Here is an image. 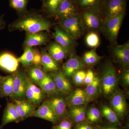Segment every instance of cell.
<instances>
[{
  "label": "cell",
  "mask_w": 129,
  "mask_h": 129,
  "mask_svg": "<svg viewBox=\"0 0 129 129\" xmlns=\"http://www.w3.org/2000/svg\"><path fill=\"white\" fill-rule=\"evenodd\" d=\"M52 24L41 15L35 12H26L18 20L9 26L10 31L19 30L27 33H35L47 31L49 32Z\"/></svg>",
  "instance_id": "6da1fadb"
},
{
  "label": "cell",
  "mask_w": 129,
  "mask_h": 129,
  "mask_svg": "<svg viewBox=\"0 0 129 129\" xmlns=\"http://www.w3.org/2000/svg\"><path fill=\"white\" fill-rule=\"evenodd\" d=\"M99 77L101 92L104 96L110 97L117 91L118 81L117 70L112 63H105Z\"/></svg>",
  "instance_id": "7a4b0ae2"
},
{
  "label": "cell",
  "mask_w": 129,
  "mask_h": 129,
  "mask_svg": "<svg viewBox=\"0 0 129 129\" xmlns=\"http://www.w3.org/2000/svg\"><path fill=\"white\" fill-rule=\"evenodd\" d=\"M79 13L85 29L90 31H102L104 19L101 12L90 8L80 9Z\"/></svg>",
  "instance_id": "3957f363"
},
{
  "label": "cell",
  "mask_w": 129,
  "mask_h": 129,
  "mask_svg": "<svg viewBox=\"0 0 129 129\" xmlns=\"http://www.w3.org/2000/svg\"><path fill=\"white\" fill-rule=\"evenodd\" d=\"M59 26L75 40L83 35L85 30L79 13L60 21Z\"/></svg>",
  "instance_id": "277c9868"
},
{
  "label": "cell",
  "mask_w": 129,
  "mask_h": 129,
  "mask_svg": "<svg viewBox=\"0 0 129 129\" xmlns=\"http://www.w3.org/2000/svg\"><path fill=\"white\" fill-rule=\"evenodd\" d=\"M125 13V12L119 16L105 19L103 21L102 31L107 39L113 44H115L117 42Z\"/></svg>",
  "instance_id": "5b68a950"
},
{
  "label": "cell",
  "mask_w": 129,
  "mask_h": 129,
  "mask_svg": "<svg viewBox=\"0 0 129 129\" xmlns=\"http://www.w3.org/2000/svg\"><path fill=\"white\" fill-rule=\"evenodd\" d=\"M126 0H104L101 13L104 20L119 16L125 12Z\"/></svg>",
  "instance_id": "8992f818"
},
{
  "label": "cell",
  "mask_w": 129,
  "mask_h": 129,
  "mask_svg": "<svg viewBox=\"0 0 129 129\" xmlns=\"http://www.w3.org/2000/svg\"><path fill=\"white\" fill-rule=\"evenodd\" d=\"M27 84L26 73L22 70L16 72L13 84L12 94L10 99L14 100H22L25 99V91Z\"/></svg>",
  "instance_id": "52a82bcc"
},
{
  "label": "cell",
  "mask_w": 129,
  "mask_h": 129,
  "mask_svg": "<svg viewBox=\"0 0 129 129\" xmlns=\"http://www.w3.org/2000/svg\"><path fill=\"white\" fill-rule=\"evenodd\" d=\"M110 97L111 108L116 113L119 119L122 120L128 112V105L124 95L121 91L117 90Z\"/></svg>",
  "instance_id": "ba28073f"
},
{
  "label": "cell",
  "mask_w": 129,
  "mask_h": 129,
  "mask_svg": "<svg viewBox=\"0 0 129 129\" xmlns=\"http://www.w3.org/2000/svg\"><path fill=\"white\" fill-rule=\"evenodd\" d=\"M46 97V94L45 92L39 87L32 83L27 76L25 99L37 106L44 101Z\"/></svg>",
  "instance_id": "9c48e42d"
},
{
  "label": "cell",
  "mask_w": 129,
  "mask_h": 129,
  "mask_svg": "<svg viewBox=\"0 0 129 129\" xmlns=\"http://www.w3.org/2000/svg\"><path fill=\"white\" fill-rule=\"evenodd\" d=\"M53 37L56 42L65 48L70 55L73 53L76 45V40L71 38L60 26L55 28Z\"/></svg>",
  "instance_id": "30bf717a"
},
{
  "label": "cell",
  "mask_w": 129,
  "mask_h": 129,
  "mask_svg": "<svg viewBox=\"0 0 129 129\" xmlns=\"http://www.w3.org/2000/svg\"><path fill=\"white\" fill-rule=\"evenodd\" d=\"M46 101L51 107L60 121L69 118L67 108V101L62 96L51 97Z\"/></svg>",
  "instance_id": "8fae6325"
},
{
  "label": "cell",
  "mask_w": 129,
  "mask_h": 129,
  "mask_svg": "<svg viewBox=\"0 0 129 129\" xmlns=\"http://www.w3.org/2000/svg\"><path fill=\"white\" fill-rule=\"evenodd\" d=\"M113 56L116 61L123 69L128 68L129 65V43L121 45H116L112 49Z\"/></svg>",
  "instance_id": "7c38bea8"
},
{
  "label": "cell",
  "mask_w": 129,
  "mask_h": 129,
  "mask_svg": "<svg viewBox=\"0 0 129 129\" xmlns=\"http://www.w3.org/2000/svg\"><path fill=\"white\" fill-rule=\"evenodd\" d=\"M85 68L80 57L74 53L62 66V72L65 76L69 79L72 78L74 74L80 70Z\"/></svg>",
  "instance_id": "4fadbf2b"
},
{
  "label": "cell",
  "mask_w": 129,
  "mask_h": 129,
  "mask_svg": "<svg viewBox=\"0 0 129 129\" xmlns=\"http://www.w3.org/2000/svg\"><path fill=\"white\" fill-rule=\"evenodd\" d=\"M32 117L42 119L54 124L57 123L60 121L53 109L46 100H44L38 109L35 110Z\"/></svg>",
  "instance_id": "5bb4252c"
},
{
  "label": "cell",
  "mask_w": 129,
  "mask_h": 129,
  "mask_svg": "<svg viewBox=\"0 0 129 129\" xmlns=\"http://www.w3.org/2000/svg\"><path fill=\"white\" fill-rule=\"evenodd\" d=\"M51 74L55 83L58 92L65 95L70 94L72 92V86L69 79L64 75L62 71L59 70Z\"/></svg>",
  "instance_id": "9a60e30c"
},
{
  "label": "cell",
  "mask_w": 129,
  "mask_h": 129,
  "mask_svg": "<svg viewBox=\"0 0 129 129\" xmlns=\"http://www.w3.org/2000/svg\"><path fill=\"white\" fill-rule=\"evenodd\" d=\"M73 0H64L60 5L55 17L60 21L78 14Z\"/></svg>",
  "instance_id": "2e32d148"
},
{
  "label": "cell",
  "mask_w": 129,
  "mask_h": 129,
  "mask_svg": "<svg viewBox=\"0 0 129 129\" xmlns=\"http://www.w3.org/2000/svg\"><path fill=\"white\" fill-rule=\"evenodd\" d=\"M15 108L21 120H24L32 117L36 110V106L26 99L13 101Z\"/></svg>",
  "instance_id": "e0dca14e"
},
{
  "label": "cell",
  "mask_w": 129,
  "mask_h": 129,
  "mask_svg": "<svg viewBox=\"0 0 129 129\" xmlns=\"http://www.w3.org/2000/svg\"><path fill=\"white\" fill-rule=\"evenodd\" d=\"M17 58L12 53L3 52L0 55V68L10 73L17 72L19 64Z\"/></svg>",
  "instance_id": "ac0fdd59"
},
{
  "label": "cell",
  "mask_w": 129,
  "mask_h": 129,
  "mask_svg": "<svg viewBox=\"0 0 129 129\" xmlns=\"http://www.w3.org/2000/svg\"><path fill=\"white\" fill-rule=\"evenodd\" d=\"M48 41V35L43 31L35 33H27L24 46L25 48L45 45Z\"/></svg>",
  "instance_id": "d6986e66"
},
{
  "label": "cell",
  "mask_w": 129,
  "mask_h": 129,
  "mask_svg": "<svg viewBox=\"0 0 129 129\" xmlns=\"http://www.w3.org/2000/svg\"><path fill=\"white\" fill-rule=\"evenodd\" d=\"M67 101V105L69 107L87 105L89 102V100L85 90L81 88H77L70 94Z\"/></svg>",
  "instance_id": "ffe728a7"
},
{
  "label": "cell",
  "mask_w": 129,
  "mask_h": 129,
  "mask_svg": "<svg viewBox=\"0 0 129 129\" xmlns=\"http://www.w3.org/2000/svg\"><path fill=\"white\" fill-rule=\"evenodd\" d=\"M22 121L15 108L13 103L8 102L3 116L2 122L0 127L2 128L11 122L18 123Z\"/></svg>",
  "instance_id": "44dd1931"
},
{
  "label": "cell",
  "mask_w": 129,
  "mask_h": 129,
  "mask_svg": "<svg viewBox=\"0 0 129 129\" xmlns=\"http://www.w3.org/2000/svg\"><path fill=\"white\" fill-rule=\"evenodd\" d=\"M47 52L58 62L62 61L70 55L68 51L57 42H52L47 48Z\"/></svg>",
  "instance_id": "7402d4cb"
},
{
  "label": "cell",
  "mask_w": 129,
  "mask_h": 129,
  "mask_svg": "<svg viewBox=\"0 0 129 129\" xmlns=\"http://www.w3.org/2000/svg\"><path fill=\"white\" fill-rule=\"evenodd\" d=\"M28 67L26 75L28 78L33 84L39 86L40 83L44 78L45 72L41 67L34 65Z\"/></svg>",
  "instance_id": "603a6c76"
},
{
  "label": "cell",
  "mask_w": 129,
  "mask_h": 129,
  "mask_svg": "<svg viewBox=\"0 0 129 129\" xmlns=\"http://www.w3.org/2000/svg\"><path fill=\"white\" fill-rule=\"evenodd\" d=\"M15 75L16 72L9 76H4L0 84V97H10L11 96Z\"/></svg>",
  "instance_id": "cb8c5ba5"
},
{
  "label": "cell",
  "mask_w": 129,
  "mask_h": 129,
  "mask_svg": "<svg viewBox=\"0 0 129 129\" xmlns=\"http://www.w3.org/2000/svg\"><path fill=\"white\" fill-rule=\"evenodd\" d=\"M42 66L45 72H55L59 70L58 63L54 60L45 50L41 52Z\"/></svg>",
  "instance_id": "d4e9b609"
},
{
  "label": "cell",
  "mask_w": 129,
  "mask_h": 129,
  "mask_svg": "<svg viewBox=\"0 0 129 129\" xmlns=\"http://www.w3.org/2000/svg\"><path fill=\"white\" fill-rule=\"evenodd\" d=\"M86 105L70 107L68 113L74 122L76 123L84 122L86 119Z\"/></svg>",
  "instance_id": "484cf974"
},
{
  "label": "cell",
  "mask_w": 129,
  "mask_h": 129,
  "mask_svg": "<svg viewBox=\"0 0 129 129\" xmlns=\"http://www.w3.org/2000/svg\"><path fill=\"white\" fill-rule=\"evenodd\" d=\"M39 87L45 92L46 94L50 95L58 92L55 83L51 74L46 73L44 78L40 83Z\"/></svg>",
  "instance_id": "4316f807"
},
{
  "label": "cell",
  "mask_w": 129,
  "mask_h": 129,
  "mask_svg": "<svg viewBox=\"0 0 129 129\" xmlns=\"http://www.w3.org/2000/svg\"><path fill=\"white\" fill-rule=\"evenodd\" d=\"M85 91L89 102L96 99L101 92L100 77L95 75L94 80L90 84L86 85Z\"/></svg>",
  "instance_id": "83f0119b"
},
{
  "label": "cell",
  "mask_w": 129,
  "mask_h": 129,
  "mask_svg": "<svg viewBox=\"0 0 129 129\" xmlns=\"http://www.w3.org/2000/svg\"><path fill=\"white\" fill-rule=\"evenodd\" d=\"M101 113L102 116L106 119L110 123L122 127V123L115 112L111 107L104 104L101 106Z\"/></svg>",
  "instance_id": "f1b7e54d"
},
{
  "label": "cell",
  "mask_w": 129,
  "mask_h": 129,
  "mask_svg": "<svg viewBox=\"0 0 129 129\" xmlns=\"http://www.w3.org/2000/svg\"><path fill=\"white\" fill-rule=\"evenodd\" d=\"M77 9L90 8L101 12L104 0H73Z\"/></svg>",
  "instance_id": "f546056e"
},
{
  "label": "cell",
  "mask_w": 129,
  "mask_h": 129,
  "mask_svg": "<svg viewBox=\"0 0 129 129\" xmlns=\"http://www.w3.org/2000/svg\"><path fill=\"white\" fill-rule=\"evenodd\" d=\"M101 58V57L97 53L96 48H92L84 53L81 60L85 67H92L97 64Z\"/></svg>",
  "instance_id": "4dcf8cb0"
},
{
  "label": "cell",
  "mask_w": 129,
  "mask_h": 129,
  "mask_svg": "<svg viewBox=\"0 0 129 129\" xmlns=\"http://www.w3.org/2000/svg\"><path fill=\"white\" fill-rule=\"evenodd\" d=\"M64 0H44L43 9L49 16H55L60 5Z\"/></svg>",
  "instance_id": "1f68e13d"
},
{
  "label": "cell",
  "mask_w": 129,
  "mask_h": 129,
  "mask_svg": "<svg viewBox=\"0 0 129 129\" xmlns=\"http://www.w3.org/2000/svg\"><path fill=\"white\" fill-rule=\"evenodd\" d=\"M86 118L91 123L98 124L102 122L101 111L94 106L90 107L86 110Z\"/></svg>",
  "instance_id": "d6a6232c"
},
{
  "label": "cell",
  "mask_w": 129,
  "mask_h": 129,
  "mask_svg": "<svg viewBox=\"0 0 129 129\" xmlns=\"http://www.w3.org/2000/svg\"><path fill=\"white\" fill-rule=\"evenodd\" d=\"M33 57L34 49L32 47H26L23 54L17 59L23 67L28 68L33 64Z\"/></svg>",
  "instance_id": "836d02e7"
},
{
  "label": "cell",
  "mask_w": 129,
  "mask_h": 129,
  "mask_svg": "<svg viewBox=\"0 0 129 129\" xmlns=\"http://www.w3.org/2000/svg\"><path fill=\"white\" fill-rule=\"evenodd\" d=\"M85 42L86 45L92 48H96L100 45V39L97 32L90 31L86 35Z\"/></svg>",
  "instance_id": "e575fe53"
},
{
  "label": "cell",
  "mask_w": 129,
  "mask_h": 129,
  "mask_svg": "<svg viewBox=\"0 0 129 129\" xmlns=\"http://www.w3.org/2000/svg\"><path fill=\"white\" fill-rule=\"evenodd\" d=\"M10 7L19 14L24 15L27 12L28 0H9Z\"/></svg>",
  "instance_id": "d590c367"
},
{
  "label": "cell",
  "mask_w": 129,
  "mask_h": 129,
  "mask_svg": "<svg viewBox=\"0 0 129 129\" xmlns=\"http://www.w3.org/2000/svg\"><path fill=\"white\" fill-rule=\"evenodd\" d=\"M86 74V72L83 69L76 72L72 77L74 84L77 86L81 85L84 84Z\"/></svg>",
  "instance_id": "8d00e7d4"
},
{
  "label": "cell",
  "mask_w": 129,
  "mask_h": 129,
  "mask_svg": "<svg viewBox=\"0 0 129 129\" xmlns=\"http://www.w3.org/2000/svg\"><path fill=\"white\" fill-rule=\"evenodd\" d=\"M69 118H67L60 120V123L53 128L55 129H72L73 123Z\"/></svg>",
  "instance_id": "74e56055"
},
{
  "label": "cell",
  "mask_w": 129,
  "mask_h": 129,
  "mask_svg": "<svg viewBox=\"0 0 129 129\" xmlns=\"http://www.w3.org/2000/svg\"><path fill=\"white\" fill-rule=\"evenodd\" d=\"M33 64L39 67H41L42 65L41 52L37 49H34Z\"/></svg>",
  "instance_id": "f35d334b"
},
{
  "label": "cell",
  "mask_w": 129,
  "mask_h": 129,
  "mask_svg": "<svg viewBox=\"0 0 129 129\" xmlns=\"http://www.w3.org/2000/svg\"><path fill=\"white\" fill-rule=\"evenodd\" d=\"M122 80L124 86L128 88L129 86V68L124 69L122 74Z\"/></svg>",
  "instance_id": "ab89813d"
},
{
  "label": "cell",
  "mask_w": 129,
  "mask_h": 129,
  "mask_svg": "<svg viewBox=\"0 0 129 129\" xmlns=\"http://www.w3.org/2000/svg\"><path fill=\"white\" fill-rule=\"evenodd\" d=\"M95 75L92 70L88 69L86 72L84 84L87 85L92 83L94 80Z\"/></svg>",
  "instance_id": "60d3db41"
},
{
  "label": "cell",
  "mask_w": 129,
  "mask_h": 129,
  "mask_svg": "<svg viewBox=\"0 0 129 129\" xmlns=\"http://www.w3.org/2000/svg\"><path fill=\"white\" fill-rule=\"evenodd\" d=\"M74 129H96L89 122L84 121L77 124Z\"/></svg>",
  "instance_id": "b9f144b4"
},
{
  "label": "cell",
  "mask_w": 129,
  "mask_h": 129,
  "mask_svg": "<svg viewBox=\"0 0 129 129\" xmlns=\"http://www.w3.org/2000/svg\"><path fill=\"white\" fill-rule=\"evenodd\" d=\"M96 129H121L119 127L112 124L109 123L108 124L102 125H96Z\"/></svg>",
  "instance_id": "7bdbcfd3"
},
{
  "label": "cell",
  "mask_w": 129,
  "mask_h": 129,
  "mask_svg": "<svg viewBox=\"0 0 129 129\" xmlns=\"http://www.w3.org/2000/svg\"><path fill=\"white\" fill-rule=\"evenodd\" d=\"M5 22H4L2 17L0 16V30H2L3 29L5 28Z\"/></svg>",
  "instance_id": "ee69618b"
},
{
  "label": "cell",
  "mask_w": 129,
  "mask_h": 129,
  "mask_svg": "<svg viewBox=\"0 0 129 129\" xmlns=\"http://www.w3.org/2000/svg\"><path fill=\"white\" fill-rule=\"evenodd\" d=\"M3 78H4V76H0V84H1V82L2 81Z\"/></svg>",
  "instance_id": "f6af8a7d"
},
{
  "label": "cell",
  "mask_w": 129,
  "mask_h": 129,
  "mask_svg": "<svg viewBox=\"0 0 129 129\" xmlns=\"http://www.w3.org/2000/svg\"><path fill=\"white\" fill-rule=\"evenodd\" d=\"M52 129H55L54 128H53H53H52Z\"/></svg>",
  "instance_id": "bcb514c9"
},
{
  "label": "cell",
  "mask_w": 129,
  "mask_h": 129,
  "mask_svg": "<svg viewBox=\"0 0 129 129\" xmlns=\"http://www.w3.org/2000/svg\"><path fill=\"white\" fill-rule=\"evenodd\" d=\"M2 129V128H1V127H0V129Z\"/></svg>",
  "instance_id": "7dc6e473"
},
{
  "label": "cell",
  "mask_w": 129,
  "mask_h": 129,
  "mask_svg": "<svg viewBox=\"0 0 129 129\" xmlns=\"http://www.w3.org/2000/svg\"><path fill=\"white\" fill-rule=\"evenodd\" d=\"M41 1H44V0H41Z\"/></svg>",
  "instance_id": "c3c4849f"
},
{
  "label": "cell",
  "mask_w": 129,
  "mask_h": 129,
  "mask_svg": "<svg viewBox=\"0 0 129 129\" xmlns=\"http://www.w3.org/2000/svg\"><path fill=\"white\" fill-rule=\"evenodd\" d=\"M1 107V105H0V108Z\"/></svg>",
  "instance_id": "681fc988"
}]
</instances>
